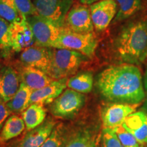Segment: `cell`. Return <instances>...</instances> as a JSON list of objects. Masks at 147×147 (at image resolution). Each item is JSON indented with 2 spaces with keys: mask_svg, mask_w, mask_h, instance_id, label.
Instances as JSON below:
<instances>
[{
  "mask_svg": "<svg viewBox=\"0 0 147 147\" xmlns=\"http://www.w3.org/2000/svg\"><path fill=\"white\" fill-rule=\"evenodd\" d=\"M96 85L100 94L114 103L140 104L145 98L140 70L132 64L109 66L98 75Z\"/></svg>",
  "mask_w": 147,
  "mask_h": 147,
  "instance_id": "obj_1",
  "label": "cell"
},
{
  "mask_svg": "<svg viewBox=\"0 0 147 147\" xmlns=\"http://www.w3.org/2000/svg\"><path fill=\"white\" fill-rule=\"evenodd\" d=\"M117 55L125 63L140 65L147 58V20L128 23L115 42Z\"/></svg>",
  "mask_w": 147,
  "mask_h": 147,
  "instance_id": "obj_2",
  "label": "cell"
},
{
  "mask_svg": "<svg viewBox=\"0 0 147 147\" xmlns=\"http://www.w3.org/2000/svg\"><path fill=\"white\" fill-rule=\"evenodd\" d=\"M51 66L49 76L58 80L72 76L78 71L87 57L77 51L51 48Z\"/></svg>",
  "mask_w": 147,
  "mask_h": 147,
  "instance_id": "obj_3",
  "label": "cell"
},
{
  "mask_svg": "<svg viewBox=\"0 0 147 147\" xmlns=\"http://www.w3.org/2000/svg\"><path fill=\"white\" fill-rule=\"evenodd\" d=\"M97 44V37L93 32L81 34L63 27L58 39L51 48L75 51L88 58H92L95 55Z\"/></svg>",
  "mask_w": 147,
  "mask_h": 147,
  "instance_id": "obj_4",
  "label": "cell"
},
{
  "mask_svg": "<svg viewBox=\"0 0 147 147\" xmlns=\"http://www.w3.org/2000/svg\"><path fill=\"white\" fill-rule=\"evenodd\" d=\"M83 93L71 89H65L50 106V111L55 117L69 119L80 111L84 104Z\"/></svg>",
  "mask_w": 147,
  "mask_h": 147,
  "instance_id": "obj_5",
  "label": "cell"
},
{
  "mask_svg": "<svg viewBox=\"0 0 147 147\" xmlns=\"http://www.w3.org/2000/svg\"><path fill=\"white\" fill-rule=\"evenodd\" d=\"M38 15L53 22L57 26L63 28L66 16L72 7L73 0H34Z\"/></svg>",
  "mask_w": 147,
  "mask_h": 147,
  "instance_id": "obj_6",
  "label": "cell"
},
{
  "mask_svg": "<svg viewBox=\"0 0 147 147\" xmlns=\"http://www.w3.org/2000/svg\"><path fill=\"white\" fill-rule=\"evenodd\" d=\"M27 21L34 33L36 45L43 47H52L58 39L62 28L39 15L29 16Z\"/></svg>",
  "mask_w": 147,
  "mask_h": 147,
  "instance_id": "obj_7",
  "label": "cell"
},
{
  "mask_svg": "<svg viewBox=\"0 0 147 147\" xmlns=\"http://www.w3.org/2000/svg\"><path fill=\"white\" fill-rule=\"evenodd\" d=\"M64 27L81 34L93 32L94 26L89 7L87 5H73L66 16Z\"/></svg>",
  "mask_w": 147,
  "mask_h": 147,
  "instance_id": "obj_8",
  "label": "cell"
},
{
  "mask_svg": "<svg viewBox=\"0 0 147 147\" xmlns=\"http://www.w3.org/2000/svg\"><path fill=\"white\" fill-rule=\"evenodd\" d=\"M91 19L94 28L97 31L106 29L117 13L115 0H100L90 5Z\"/></svg>",
  "mask_w": 147,
  "mask_h": 147,
  "instance_id": "obj_9",
  "label": "cell"
},
{
  "mask_svg": "<svg viewBox=\"0 0 147 147\" xmlns=\"http://www.w3.org/2000/svg\"><path fill=\"white\" fill-rule=\"evenodd\" d=\"M11 49L21 52L36 43L34 33L27 20L11 23L10 25Z\"/></svg>",
  "mask_w": 147,
  "mask_h": 147,
  "instance_id": "obj_10",
  "label": "cell"
},
{
  "mask_svg": "<svg viewBox=\"0 0 147 147\" xmlns=\"http://www.w3.org/2000/svg\"><path fill=\"white\" fill-rule=\"evenodd\" d=\"M20 59L23 65L34 67L49 75L51 66V48L32 46L22 51Z\"/></svg>",
  "mask_w": 147,
  "mask_h": 147,
  "instance_id": "obj_11",
  "label": "cell"
},
{
  "mask_svg": "<svg viewBox=\"0 0 147 147\" xmlns=\"http://www.w3.org/2000/svg\"><path fill=\"white\" fill-rule=\"evenodd\" d=\"M138 106V104L115 103L107 106L102 113L104 127L114 129L122 125L127 117L136 112Z\"/></svg>",
  "mask_w": 147,
  "mask_h": 147,
  "instance_id": "obj_12",
  "label": "cell"
},
{
  "mask_svg": "<svg viewBox=\"0 0 147 147\" xmlns=\"http://www.w3.org/2000/svg\"><path fill=\"white\" fill-rule=\"evenodd\" d=\"M67 78L54 80L52 82L39 89L32 92L29 104H38L44 105L54 102L67 87Z\"/></svg>",
  "mask_w": 147,
  "mask_h": 147,
  "instance_id": "obj_13",
  "label": "cell"
},
{
  "mask_svg": "<svg viewBox=\"0 0 147 147\" xmlns=\"http://www.w3.org/2000/svg\"><path fill=\"white\" fill-rule=\"evenodd\" d=\"M57 123L49 118L43 123L28 131L18 143L16 147H40L52 133Z\"/></svg>",
  "mask_w": 147,
  "mask_h": 147,
  "instance_id": "obj_14",
  "label": "cell"
},
{
  "mask_svg": "<svg viewBox=\"0 0 147 147\" xmlns=\"http://www.w3.org/2000/svg\"><path fill=\"white\" fill-rule=\"evenodd\" d=\"M20 76L13 67H3L0 73V98L8 102L16 94L19 89Z\"/></svg>",
  "mask_w": 147,
  "mask_h": 147,
  "instance_id": "obj_15",
  "label": "cell"
},
{
  "mask_svg": "<svg viewBox=\"0 0 147 147\" xmlns=\"http://www.w3.org/2000/svg\"><path fill=\"white\" fill-rule=\"evenodd\" d=\"M18 72L21 82L32 91L45 87L54 80L43 71L32 66L23 65Z\"/></svg>",
  "mask_w": 147,
  "mask_h": 147,
  "instance_id": "obj_16",
  "label": "cell"
},
{
  "mask_svg": "<svg viewBox=\"0 0 147 147\" xmlns=\"http://www.w3.org/2000/svg\"><path fill=\"white\" fill-rule=\"evenodd\" d=\"M122 125L140 144H147V114L144 112H134L127 117Z\"/></svg>",
  "mask_w": 147,
  "mask_h": 147,
  "instance_id": "obj_17",
  "label": "cell"
},
{
  "mask_svg": "<svg viewBox=\"0 0 147 147\" xmlns=\"http://www.w3.org/2000/svg\"><path fill=\"white\" fill-rule=\"evenodd\" d=\"M47 117V112L43 105L33 104L22 113V118L27 131H30L43 123Z\"/></svg>",
  "mask_w": 147,
  "mask_h": 147,
  "instance_id": "obj_18",
  "label": "cell"
},
{
  "mask_svg": "<svg viewBox=\"0 0 147 147\" xmlns=\"http://www.w3.org/2000/svg\"><path fill=\"white\" fill-rule=\"evenodd\" d=\"M25 126L23 118L16 115H11L5 121L0 134V141L6 142L18 136L25 130Z\"/></svg>",
  "mask_w": 147,
  "mask_h": 147,
  "instance_id": "obj_19",
  "label": "cell"
},
{
  "mask_svg": "<svg viewBox=\"0 0 147 147\" xmlns=\"http://www.w3.org/2000/svg\"><path fill=\"white\" fill-rule=\"evenodd\" d=\"M32 91L25 84L21 82L16 94L10 100L6 102L7 106L12 113H23L29 106V100Z\"/></svg>",
  "mask_w": 147,
  "mask_h": 147,
  "instance_id": "obj_20",
  "label": "cell"
},
{
  "mask_svg": "<svg viewBox=\"0 0 147 147\" xmlns=\"http://www.w3.org/2000/svg\"><path fill=\"white\" fill-rule=\"evenodd\" d=\"M93 86V76L91 72H80L67 79V87L81 93L91 91Z\"/></svg>",
  "mask_w": 147,
  "mask_h": 147,
  "instance_id": "obj_21",
  "label": "cell"
},
{
  "mask_svg": "<svg viewBox=\"0 0 147 147\" xmlns=\"http://www.w3.org/2000/svg\"><path fill=\"white\" fill-rule=\"evenodd\" d=\"M71 136V134L63 124L57 123L40 147H66Z\"/></svg>",
  "mask_w": 147,
  "mask_h": 147,
  "instance_id": "obj_22",
  "label": "cell"
},
{
  "mask_svg": "<svg viewBox=\"0 0 147 147\" xmlns=\"http://www.w3.org/2000/svg\"><path fill=\"white\" fill-rule=\"evenodd\" d=\"M117 3V13L114 23L127 19L140 9L141 0H115Z\"/></svg>",
  "mask_w": 147,
  "mask_h": 147,
  "instance_id": "obj_23",
  "label": "cell"
},
{
  "mask_svg": "<svg viewBox=\"0 0 147 147\" xmlns=\"http://www.w3.org/2000/svg\"><path fill=\"white\" fill-rule=\"evenodd\" d=\"M95 136L88 130H80L71 134L66 147H95Z\"/></svg>",
  "mask_w": 147,
  "mask_h": 147,
  "instance_id": "obj_24",
  "label": "cell"
},
{
  "mask_svg": "<svg viewBox=\"0 0 147 147\" xmlns=\"http://www.w3.org/2000/svg\"><path fill=\"white\" fill-rule=\"evenodd\" d=\"M0 17L4 18L10 23L23 19L16 8L14 0H0Z\"/></svg>",
  "mask_w": 147,
  "mask_h": 147,
  "instance_id": "obj_25",
  "label": "cell"
},
{
  "mask_svg": "<svg viewBox=\"0 0 147 147\" xmlns=\"http://www.w3.org/2000/svg\"><path fill=\"white\" fill-rule=\"evenodd\" d=\"M10 25V22L0 17V49L5 53L11 49Z\"/></svg>",
  "mask_w": 147,
  "mask_h": 147,
  "instance_id": "obj_26",
  "label": "cell"
},
{
  "mask_svg": "<svg viewBox=\"0 0 147 147\" xmlns=\"http://www.w3.org/2000/svg\"><path fill=\"white\" fill-rule=\"evenodd\" d=\"M113 129L117 134L119 140H120L123 147L138 146V145L142 144L137 140L131 132L126 129L123 125L117 127Z\"/></svg>",
  "mask_w": 147,
  "mask_h": 147,
  "instance_id": "obj_27",
  "label": "cell"
},
{
  "mask_svg": "<svg viewBox=\"0 0 147 147\" xmlns=\"http://www.w3.org/2000/svg\"><path fill=\"white\" fill-rule=\"evenodd\" d=\"M14 2L23 19L27 20L29 16L38 15L36 7L31 0H14Z\"/></svg>",
  "mask_w": 147,
  "mask_h": 147,
  "instance_id": "obj_28",
  "label": "cell"
},
{
  "mask_svg": "<svg viewBox=\"0 0 147 147\" xmlns=\"http://www.w3.org/2000/svg\"><path fill=\"white\" fill-rule=\"evenodd\" d=\"M102 142L103 147H123L113 129H103Z\"/></svg>",
  "mask_w": 147,
  "mask_h": 147,
  "instance_id": "obj_29",
  "label": "cell"
},
{
  "mask_svg": "<svg viewBox=\"0 0 147 147\" xmlns=\"http://www.w3.org/2000/svg\"><path fill=\"white\" fill-rule=\"evenodd\" d=\"M12 113L7 106L6 102L0 98V131L2 129L5 121L8 119Z\"/></svg>",
  "mask_w": 147,
  "mask_h": 147,
  "instance_id": "obj_30",
  "label": "cell"
},
{
  "mask_svg": "<svg viewBox=\"0 0 147 147\" xmlns=\"http://www.w3.org/2000/svg\"><path fill=\"white\" fill-rule=\"evenodd\" d=\"M79 2L83 5H92L93 3L97 2V1H100V0H77Z\"/></svg>",
  "mask_w": 147,
  "mask_h": 147,
  "instance_id": "obj_31",
  "label": "cell"
},
{
  "mask_svg": "<svg viewBox=\"0 0 147 147\" xmlns=\"http://www.w3.org/2000/svg\"><path fill=\"white\" fill-rule=\"evenodd\" d=\"M144 88H145V91H146V97H147V69H146V72H145V75H144Z\"/></svg>",
  "mask_w": 147,
  "mask_h": 147,
  "instance_id": "obj_32",
  "label": "cell"
},
{
  "mask_svg": "<svg viewBox=\"0 0 147 147\" xmlns=\"http://www.w3.org/2000/svg\"><path fill=\"white\" fill-rule=\"evenodd\" d=\"M127 147H143L142 144L138 145V146H127Z\"/></svg>",
  "mask_w": 147,
  "mask_h": 147,
  "instance_id": "obj_33",
  "label": "cell"
},
{
  "mask_svg": "<svg viewBox=\"0 0 147 147\" xmlns=\"http://www.w3.org/2000/svg\"><path fill=\"white\" fill-rule=\"evenodd\" d=\"M95 147H97V146H96V145H95Z\"/></svg>",
  "mask_w": 147,
  "mask_h": 147,
  "instance_id": "obj_34",
  "label": "cell"
},
{
  "mask_svg": "<svg viewBox=\"0 0 147 147\" xmlns=\"http://www.w3.org/2000/svg\"><path fill=\"white\" fill-rule=\"evenodd\" d=\"M0 66H1V63H0Z\"/></svg>",
  "mask_w": 147,
  "mask_h": 147,
  "instance_id": "obj_35",
  "label": "cell"
}]
</instances>
